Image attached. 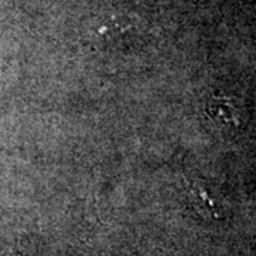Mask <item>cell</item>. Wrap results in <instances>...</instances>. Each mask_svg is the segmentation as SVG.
Masks as SVG:
<instances>
[{"label": "cell", "mask_w": 256, "mask_h": 256, "mask_svg": "<svg viewBox=\"0 0 256 256\" xmlns=\"http://www.w3.org/2000/svg\"><path fill=\"white\" fill-rule=\"evenodd\" d=\"M184 185L188 191V195L191 198L195 210H198L202 216L212 218V220H218L222 216V205L210 195L208 188H205L200 181L185 178Z\"/></svg>", "instance_id": "obj_1"}, {"label": "cell", "mask_w": 256, "mask_h": 256, "mask_svg": "<svg viewBox=\"0 0 256 256\" xmlns=\"http://www.w3.org/2000/svg\"><path fill=\"white\" fill-rule=\"evenodd\" d=\"M206 112L222 127H235L239 124L238 111L228 98H214L208 104Z\"/></svg>", "instance_id": "obj_2"}]
</instances>
